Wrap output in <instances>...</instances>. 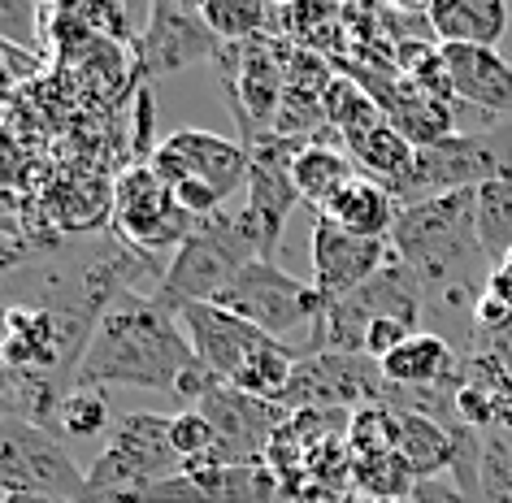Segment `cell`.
I'll return each mask as SVG.
<instances>
[{"label": "cell", "instance_id": "obj_1", "mask_svg": "<svg viewBox=\"0 0 512 503\" xmlns=\"http://www.w3.org/2000/svg\"><path fill=\"white\" fill-rule=\"evenodd\" d=\"M196 365L183 321L161 295L139 287L122 291L100 313L92 343L74 373V391H109V386H139V391L174 395L183 373Z\"/></svg>", "mask_w": 512, "mask_h": 503}, {"label": "cell", "instance_id": "obj_2", "mask_svg": "<svg viewBox=\"0 0 512 503\" xmlns=\"http://www.w3.org/2000/svg\"><path fill=\"white\" fill-rule=\"evenodd\" d=\"M391 252L413 269L426 295L473 313L491 282V261L478 239V191L404 204L391 230Z\"/></svg>", "mask_w": 512, "mask_h": 503}, {"label": "cell", "instance_id": "obj_3", "mask_svg": "<svg viewBox=\"0 0 512 503\" xmlns=\"http://www.w3.org/2000/svg\"><path fill=\"white\" fill-rule=\"evenodd\" d=\"M178 321H183L191 339V352L213 378L230 382L235 391L252 399H265V404H283L287 399L300 365V356L291 347H283L265 330L248 326L243 317L226 313L217 304H183Z\"/></svg>", "mask_w": 512, "mask_h": 503}, {"label": "cell", "instance_id": "obj_4", "mask_svg": "<svg viewBox=\"0 0 512 503\" xmlns=\"http://www.w3.org/2000/svg\"><path fill=\"white\" fill-rule=\"evenodd\" d=\"M261 256H265V235L252 209L213 213L191 226L183 248L170 256L157 295L174 313L183 304H217V295Z\"/></svg>", "mask_w": 512, "mask_h": 503}, {"label": "cell", "instance_id": "obj_5", "mask_svg": "<svg viewBox=\"0 0 512 503\" xmlns=\"http://www.w3.org/2000/svg\"><path fill=\"white\" fill-rule=\"evenodd\" d=\"M174 412H122L105 451L87 469V490L96 503H122L139 490L170 482L187 469L170 438Z\"/></svg>", "mask_w": 512, "mask_h": 503}, {"label": "cell", "instance_id": "obj_6", "mask_svg": "<svg viewBox=\"0 0 512 503\" xmlns=\"http://www.w3.org/2000/svg\"><path fill=\"white\" fill-rule=\"evenodd\" d=\"M0 490L61 503H96L87 490V469L74 464L66 438L27 417H0Z\"/></svg>", "mask_w": 512, "mask_h": 503}, {"label": "cell", "instance_id": "obj_7", "mask_svg": "<svg viewBox=\"0 0 512 503\" xmlns=\"http://www.w3.org/2000/svg\"><path fill=\"white\" fill-rule=\"evenodd\" d=\"M499 178H512V122L469 135L456 131L430 148H417L413 183H408L404 204L452 196V191H478L486 183H499Z\"/></svg>", "mask_w": 512, "mask_h": 503}, {"label": "cell", "instance_id": "obj_8", "mask_svg": "<svg viewBox=\"0 0 512 503\" xmlns=\"http://www.w3.org/2000/svg\"><path fill=\"white\" fill-rule=\"evenodd\" d=\"M217 308L243 317L248 326L265 330L270 339L283 343V334L309 326V339L317 330V321L326 313V300L317 295L313 282H300L296 274H287L278 261H252L230 287L217 295Z\"/></svg>", "mask_w": 512, "mask_h": 503}, {"label": "cell", "instance_id": "obj_9", "mask_svg": "<svg viewBox=\"0 0 512 503\" xmlns=\"http://www.w3.org/2000/svg\"><path fill=\"white\" fill-rule=\"evenodd\" d=\"M191 217L178 209L170 183L152 170V165H135L118 178L113 187V230L131 252L157 261L161 248H183V239L191 235Z\"/></svg>", "mask_w": 512, "mask_h": 503}, {"label": "cell", "instance_id": "obj_10", "mask_svg": "<svg viewBox=\"0 0 512 503\" xmlns=\"http://www.w3.org/2000/svg\"><path fill=\"white\" fill-rule=\"evenodd\" d=\"M226 53V44L213 35L204 22L200 5H183V0H157L148 9V27L135 44V70L144 79H161V74L191 70L200 61H213Z\"/></svg>", "mask_w": 512, "mask_h": 503}, {"label": "cell", "instance_id": "obj_11", "mask_svg": "<svg viewBox=\"0 0 512 503\" xmlns=\"http://www.w3.org/2000/svg\"><path fill=\"white\" fill-rule=\"evenodd\" d=\"M196 412H204L217 430V464H265L274 430L287 417L283 404L252 399L222 378H209L196 399Z\"/></svg>", "mask_w": 512, "mask_h": 503}, {"label": "cell", "instance_id": "obj_12", "mask_svg": "<svg viewBox=\"0 0 512 503\" xmlns=\"http://www.w3.org/2000/svg\"><path fill=\"white\" fill-rule=\"evenodd\" d=\"M152 170H157L170 187L204 183L222 200H230L243 183H248L252 152L239 148L235 139L213 135V131H174L157 152H152Z\"/></svg>", "mask_w": 512, "mask_h": 503}, {"label": "cell", "instance_id": "obj_13", "mask_svg": "<svg viewBox=\"0 0 512 503\" xmlns=\"http://www.w3.org/2000/svg\"><path fill=\"white\" fill-rule=\"evenodd\" d=\"M313 287L326 304L348 300L352 291H361L369 278H378L391 261V239H361L339 222H330L326 213H317L313 222Z\"/></svg>", "mask_w": 512, "mask_h": 503}, {"label": "cell", "instance_id": "obj_14", "mask_svg": "<svg viewBox=\"0 0 512 503\" xmlns=\"http://www.w3.org/2000/svg\"><path fill=\"white\" fill-rule=\"evenodd\" d=\"M278 473L270 464H187L170 482H157L122 503H278Z\"/></svg>", "mask_w": 512, "mask_h": 503}, {"label": "cell", "instance_id": "obj_15", "mask_svg": "<svg viewBox=\"0 0 512 503\" xmlns=\"http://www.w3.org/2000/svg\"><path fill=\"white\" fill-rule=\"evenodd\" d=\"M304 144H313V139H296V135H265L256 139L248 148L252 152V174H248V209L256 213V222H261V235H265V261H274L278 256V239H283V226L291 209H296L300 191L291 183V161H296V152Z\"/></svg>", "mask_w": 512, "mask_h": 503}, {"label": "cell", "instance_id": "obj_16", "mask_svg": "<svg viewBox=\"0 0 512 503\" xmlns=\"http://www.w3.org/2000/svg\"><path fill=\"white\" fill-rule=\"evenodd\" d=\"M447 83L460 105L512 122V61L499 57V48H460L443 44Z\"/></svg>", "mask_w": 512, "mask_h": 503}, {"label": "cell", "instance_id": "obj_17", "mask_svg": "<svg viewBox=\"0 0 512 503\" xmlns=\"http://www.w3.org/2000/svg\"><path fill=\"white\" fill-rule=\"evenodd\" d=\"M378 369L391 391H439V386L452 391L460 386V360L452 343L430 330H417L413 339H404Z\"/></svg>", "mask_w": 512, "mask_h": 503}, {"label": "cell", "instance_id": "obj_18", "mask_svg": "<svg viewBox=\"0 0 512 503\" xmlns=\"http://www.w3.org/2000/svg\"><path fill=\"white\" fill-rule=\"evenodd\" d=\"M426 14L434 40L460 48H499L512 22L504 0H434Z\"/></svg>", "mask_w": 512, "mask_h": 503}, {"label": "cell", "instance_id": "obj_19", "mask_svg": "<svg viewBox=\"0 0 512 503\" xmlns=\"http://www.w3.org/2000/svg\"><path fill=\"white\" fill-rule=\"evenodd\" d=\"M343 148H348V157L365 170V178H374V183H382L395 200L404 204L408 183H413L417 148L408 144V139H404L400 131H395L391 122H378V126H369V131L352 135Z\"/></svg>", "mask_w": 512, "mask_h": 503}, {"label": "cell", "instance_id": "obj_20", "mask_svg": "<svg viewBox=\"0 0 512 503\" xmlns=\"http://www.w3.org/2000/svg\"><path fill=\"white\" fill-rule=\"evenodd\" d=\"M395 425H400L395 447H400V456H404L408 469H413L417 482H430V477H439L443 469L456 464V434H452L456 421L443 425L439 417L404 408V412H395Z\"/></svg>", "mask_w": 512, "mask_h": 503}, {"label": "cell", "instance_id": "obj_21", "mask_svg": "<svg viewBox=\"0 0 512 503\" xmlns=\"http://www.w3.org/2000/svg\"><path fill=\"white\" fill-rule=\"evenodd\" d=\"M322 213L330 217V222H339L343 230L361 235V239H391L395 217H400V200H395L382 183L361 174V178H352V183L343 187Z\"/></svg>", "mask_w": 512, "mask_h": 503}, {"label": "cell", "instance_id": "obj_22", "mask_svg": "<svg viewBox=\"0 0 512 503\" xmlns=\"http://www.w3.org/2000/svg\"><path fill=\"white\" fill-rule=\"evenodd\" d=\"M352 178H361V174H356V161L339 144H317L313 139V144H304L296 152V161H291V183H296L304 204H317V213H322Z\"/></svg>", "mask_w": 512, "mask_h": 503}, {"label": "cell", "instance_id": "obj_23", "mask_svg": "<svg viewBox=\"0 0 512 503\" xmlns=\"http://www.w3.org/2000/svg\"><path fill=\"white\" fill-rule=\"evenodd\" d=\"M478 239L491 269L512 256V178L478 187Z\"/></svg>", "mask_w": 512, "mask_h": 503}, {"label": "cell", "instance_id": "obj_24", "mask_svg": "<svg viewBox=\"0 0 512 503\" xmlns=\"http://www.w3.org/2000/svg\"><path fill=\"white\" fill-rule=\"evenodd\" d=\"M200 14H204V22H209L213 35L222 44L261 40L265 22H274V9L256 5V0H204Z\"/></svg>", "mask_w": 512, "mask_h": 503}, {"label": "cell", "instance_id": "obj_25", "mask_svg": "<svg viewBox=\"0 0 512 503\" xmlns=\"http://www.w3.org/2000/svg\"><path fill=\"white\" fill-rule=\"evenodd\" d=\"M48 425H57L66 438H92L100 430H113L118 421H113V412H109L105 391H70Z\"/></svg>", "mask_w": 512, "mask_h": 503}, {"label": "cell", "instance_id": "obj_26", "mask_svg": "<svg viewBox=\"0 0 512 503\" xmlns=\"http://www.w3.org/2000/svg\"><path fill=\"white\" fill-rule=\"evenodd\" d=\"M170 438H174V451L183 456V464H217V430L204 412H196V408L174 412Z\"/></svg>", "mask_w": 512, "mask_h": 503}, {"label": "cell", "instance_id": "obj_27", "mask_svg": "<svg viewBox=\"0 0 512 503\" xmlns=\"http://www.w3.org/2000/svg\"><path fill=\"white\" fill-rule=\"evenodd\" d=\"M40 22H44V9L31 5V0H0V44L40 57L35 53L40 48Z\"/></svg>", "mask_w": 512, "mask_h": 503}, {"label": "cell", "instance_id": "obj_28", "mask_svg": "<svg viewBox=\"0 0 512 503\" xmlns=\"http://www.w3.org/2000/svg\"><path fill=\"white\" fill-rule=\"evenodd\" d=\"M74 14L83 18V27L92 35H109V40H118L135 53V44H139L135 18L144 14V9H135V5H74Z\"/></svg>", "mask_w": 512, "mask_h": 503}, {"label": "cell", "instance_id": "obj_29", "mask_svg": "<svg viewBox=\"0 0 512 503\" xmlns=\"http://www.w3.org/2000/svg\"><path fill=\"white\" fill-rule=\"evenodd\" d=\"M35 70H40V57L22 53V48L0 44V100L14 92V79H31Z\"/></svg>", "mask_w": 512, "mask_h": 503}, {"label": "cell", "instance_id": "obj_30", "mask_svg": "<svg viewBox=\"0 0 512 503\" xmlns=\"http://www.w3.org/2000/svg\"><path fill=\"white\" fill-rule=\"evenodd\" d=\"M473 347H478V352H491L499 365L512 373V326L499 330V334H473Z\"/></svg>", "mask_w": 512, "mask_h": 503}, {"label": "cell", "instance_id": "obj_31", "mask_svg": "<svg viewBox=\"0 0 512 503\" xmlns=\"http://www.w3.org/2000/svg\"><path fill=\"white\" fill-rule=\"evenodd\" d=\"M0 503H61V499H40V495H5Z\"/></svg>", "mask_w": 512, "mask_h": 503}, {"label": "cell", "instance_id": "obj_32", "mask_svg": "<svg viewBox=\"0 0 512 503\" xmlns=\"http://www.w3.org/2000/svg\"><path fill=\"white\" fill-rule=\"evenodd\" d=\"M317 503H361L356 495H343V499H317Z\"/></svg>", "mask_w": 512, "mask_h": 503}, {"label": "cell", "instance_id": "obj_33", "mask_svg": "<svg viewBox=\"0 0 512 503\" xmlns=\"http://www.w3.org/2000/svg\"><path fill=\"white\" fill-rule=\"evenodd\" d=\"M378 503H417V499H378Z\"/></svg>", "mask_w": 512, "mask_h": 503}, {"label": "cell", "instance_id": "obj_34", "mask_svg": "<svg viewBox=\"0 0 512 503\" xmlns=\"http://www.w3.org/2000/svg\"><path fill=\"white\" fill-rule=\"evenodd\" d=\"M5 235H9V226H5V222H0V239H5Z\"/></svg>", "mask_w": 512, "mask_h": 503}]
</instances>
